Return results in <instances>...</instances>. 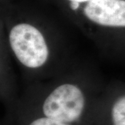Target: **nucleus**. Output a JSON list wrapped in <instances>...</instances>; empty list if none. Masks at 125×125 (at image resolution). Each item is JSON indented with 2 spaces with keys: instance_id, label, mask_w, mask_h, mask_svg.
I'll list each match as a JSON object with an SVG mask.
<instances>
[{
  "instance_id": "nucleus-6",
  "label": "nucleus",
  "mask_w": 125,
  "mask_h": 125,
  "mask_svg": "<svg viewBox=\"0 0 125 125\" xmlns=\"http://www.w3.org/2000/svg\"><path fill=\"white\" fill-rule=\"evenodd\" d=\"M79 6V2H77V1H71L70 3V7L72 10H77Z\"/></svg>"
},
{
  "instance_id": "nucleus-1",
  "label": "nucleus",
  "mask_w": 125,
  "mask_h": 125,
  "mask_svg": "<svg viewBox=\"0 0 125 125\" xmlns=\"http://www.w3.org/2000/svg\"><path fill=\"white\" fill-rule=\"evenodd\" d=\"M86 111V100L77 86L63 84L54 89L41 106L42 116L65 123L78 125Z\"/></svg>"
},
{
  "instance_id": "nucleus-7",
  "label": "nucleus",
  "mask_w": 125,
  "mask_h": 125,
  "mask_svg": "<svg viewBox=\"0 0 125 125\" xmlns=\"http://www.w3.org/2000/svg\"><path fill=\"white\" fill-rule=\"evenodd\" d=\"M69 1H77V2H85V1H87V2H88V1H93V0H69Z\"/></svg>"
},
{
  "instance_id": "nucleus-3",
  "label": "nucleus",
  "mask_w": 125,
  "mask_h": 125,
  "mask_svg": "<svg viewBox=\"0 0 125 125\" xmlns=\"http://www.w3.org/2000/svg\"><path fill=\"white\" fill-rule=\"evenodd\" d=\"M85 15L102 26L125 27V0H93L84 8Z\"/></svg>"
},
{
  "instance_id": "nucleus-2",
  "label": "nucleus",
  "mask_w": 125,
  "mask_h": 125,
  "mask_svg": "<svg viewBox=\"0 0 125 125\" xmlns=\"http://www.w3.org/2000/svg\"><path fill=\"white\" fill-rule=\"evenodd\" d=\"M9 42L16 57L27 67H39L47 60L49 50L45 38L32 25L23 23L13 27Z\"/></svg>"
},
{
  "instance_id": "nucleus-4",
  "label": "nucleus",
  "mask_w": 125,
  "mask_h": 125,
  "mask_svg": "<svg viewBox=\"0 0 125 125\" xmlns=\"http://www.w3.org/2000/svg\"><path fill=\"white\" fill-rule=\"evenodd\" d=\"M109 114L110 125H125V95L113 103Z\"/></svg>"
},
{
  "instance_id": "nucleus-5",
  "label": "nucleus",
  "mask_w": 125,
  "mask_h": 125,
  "mask_svg": "<svg viewBox=\"0 0 125 125\" xmlns=\"http://www.w3.org/2000/svg\"><path fill=\"white\" fill-rule=\"evenodd\" d=\"M27 125H76L69 123H65L60 121L53 120L44 116L38 117L32 120Z\"/></svg>"
}]
</instances>
